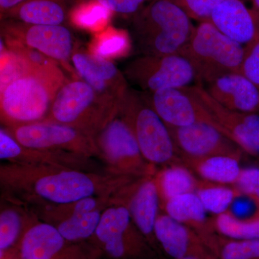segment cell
I'll return each mask as SVG.
<instances>
[{
  "mask_svg": "<svg viewBox=\"0 0 259 259\" xmlns=\"http://www.w3.org/2000/svg\"><path fill=\"white\" fill-rule=\"evenodd\" d=\"M74 69L107 103L119 107L128 90L125 75L111 61L86 51H74L71 56Z\"/></svg>",
  "mask_w": 259,
  "mask_h": 259,
  "instance_id": "cell-16",
  "label": "cell"
},
{
  "mask_svg": "<svg viewBox=\"0 0 259 259\" xmlns=\"http://www.w3.org/2000/svg\"><path fill=\"white\" fill-rule=\"evenodd\" d=\"M119 112L128 122L145 159L155 167L183 164L168 126L139 95L128 88Z\"/></svg>",
  "mask_w": 259,
  "mask_h": 259,
  "instance_id": "cell-5",
  "label": "cell"
},
{
  "mask_svg": "<svg viewBox=\"0 0 259 259\" xmlns=\"http://www.w3.org/2000/svg\"><path fill=\"white\" fill-rule=\"evenodd\" d=\"M139 179L49 165L5 162L0 168L4 198L39 211L89 197H119Z\"/></svg>",
  "mask_w": 259,
  "mask_h": 259,
  "instance_id": "cell-1",
  "label": "cell"
},
{
  "mask_svg": "<svg viewBox=\"0 0 259 259\" xmlns=\"http://www.w3.org/2000/svg\"><path fill=\"white\" fill-rule=\"evenodd\" d=\"M112 13L122 15H134L142 8L146 0H97Z\"/></svg>",
  "mask_w": 259,
  "mask_h": 259,
  "instance_id": "cell-36",
  "label": "cell"
},
{
  "mask_svg": "<svg viewBox=\"0 0 259 259\" xmlns=\"http://www.w3.org/2000/svg\"><path fill=\"white\" fill-rule=\"evenodd\" d=\"M202 239L214 259H259V239H232L216 232Z\"/></svg>",
  "mask_w": 259,
  "mask_h": 259,
  "instance_id": "cell-28",
  "label": "cell"
},
{
  "mask_svg": "<svg viewBox=\"0 0 259 259\" xmlns=\"http://www.w3.org/2000/svg\"><path fill=\"white\" fill-rule=\"evenodd\" d=\"M131 49L132 40L128 32L112 26L94 33L89 44L90 54L110 61L125 57Z\"/></svg>",
  "mask_w": 259,
  "mask_h": 259,
  "instance_id": "cell-27",
  "label": "cell"
},
{
  "mask_svg": "<svg viewBox=\"0 0 259 259\" xmlns=\"http://www.w3.org/2000/svg\"><path fill=\"white\" fill-rule=\"evenodd\" d=\"M155 175L144 177L140 181L130 196L126 206L134 224L153 249L160 254L161 250L156 241L154 230L156 221L161 214V200Z\"/></svg>",
  "mask_w": 259,
  "mask_h": 259,
  "instance_id": "cell-20",
  "label": "cell"
},
{
  "mask_svg": "<svg viewBox=\"0 0 259 259\" xmlns=\"http://www.w3.org/2000/svg\"><path fill=\"white\" fill-rule=\"evenodd\" d=\"M93 139L98 157L105 162L110 175L133 177L156 175V168L143 156L132 128L119 110Z\"/></svg>",
  "mask_w": 259,
  "mask_h": 259,
  "instance_id": "cell-7",
  "label": "cell"
},
{
  "mask_svg": "<svg viewBox=\"0 0 259 259\" xmlns=\"http://www.w3.org/2000/svg\"><path fill=\"white\" fill-rule=\"evenodd\" d=\"M182 161L199 180L217 185H234L242 170L241 159L230 156L183 158Z\"/></svg>",
  "mask_w": 259,
  "mask_h": 259,
  "instance_id": "cell-24",
  "label": "cell"
},
{
  "mask_svg": "<svg viewBox=\"0 0 259 259\" xmlns=\"http://www.w3.org/2000/svg\"><path fill=\"white\" fill-rule=\"evenodd\" d=\"M189 90L199 100L223 132L250 156H259V115L242 112L223 106L209 95L202 85L189 86Z\"/></svg>",
  "mask_w": 259,
  "mask_h": 259,
  "instance_id": "cell-13",
  "label": "cell"
},
{
  "mask_svg": "<svg viewBox=\"0 0 259 259\" xmlns=\"http://www.w3.org/2000/svg\"><path fill=\"white\" fill-rule=\"evenodd\" d=\"M196 193L207 212L219 215L230 210L241 193L234 187L202 181Z\"/></svg>",
  "mask_w": 259,
  "mask_h": 259,
  "instance_id": "cell-32",
  "label": "cell"
},
{
  "mask_svg": "<svg viewBox=\"0 0 259 259\" xmlns=\"http://www.w3.org/2000/svg\"><path fill=\"white\" fill-rule=\"evenodd\" d=\"M90 241L112 259H159V253L134 224L125 204H113L104 209Z\"/></svg>",
  "mask_w": 259,
  "mask_h": 259,
  "instance_id": "cell-8",
  "label": "cell"
},
{
  "mask_svg": "<svg viewBox=\"0 0 259 259\" xmlns=\"http://www.w3.org/2000/svg\"><path fill=\"white\" fill-rule=\"evenodd\" d=\"M0 158L8 163L49 165L93 171L91 158L66 151H41L22 146L7 131L0 130Z\"/></svg>",
  "mask_w": 259,
  "mask_h": 259,
  "instance_id": "cell-18",
  "label": "cell"
},
{
  "mask_svg": "<svg viewBox=\"0 0 259 259\" xmlns=\"http://www.w3.org/2000/svg\"><path fill=\"white\" fill-rule=\"evenodd\" d=\"M170 259H202V258H196V257H186V258H170Z\"/></svg>",
  "mask_w": 259,
  "mask_h": 259,
  "instance_id": "cell-39",
  "label": "cell"
},
{
  "mask_svg": "<svg viewBox=\"0 0 259 259\" xmlns=\"http://www.w3.org/2000/svg\"><path fill=\"white\" fill-rule=\"evenodd\" d=\"M155 177L161 197V206L166 201L178 196L197 192L202 182L184 164L163 167Z\"/></svg>",
  "mask_w": 259,
  "mask_h": 259,
  "instance_id": "cell-26",
  "label": "cell"
},
{
  "mask_svg": "<svg viewBox=\"0 0 259 259\" xmlns=\"http://www.w3.org/2000/svg\"><path fill=\"white\" fill-rule=\"evenodd\" d=\"M104 209L74 213L54 226L66 241L72 243L90 241L95 236Z\"/></svg>",
  "mask_w": 259,
  "mask_h": 259,
  "instance_id": "cell-30",
  "label": "cell"
},
{
  "mask_svg": "<svg viewBox=\"0 0 259 259\" xmlns=\"http://www.w3.org/2000/svg\"><path fill=\"white\" fill-rule=\"evenodd\" d=\"M76 2V1H75ZM73 0H26L5 15L1 20H12L30 25H63L69 20Z\"/></svg>",
  "mask_w": 259,
  "mask_h": 259,
  "instance_id": "cell-22",
  "label": "cell"
},
{
  "mask_svg": "<svg viewBox=\"0 0 259 259\" xmlns=\"http://www.w3.org/2000/svg\"><path fill=\"white\" fill-rule=\"evenodd\" d=\"M194 29L190 17L175 3L152 0L134 15L133 37L143 55H180Z\"/></svg>",
  "mask_w": 259,
  "mask_h": 259,
  "instance_id": "cell-3",
  "label": "cell"
},
{
  "mask_svg": "<svg viewBox=\"0 0 259 259\" xmlns=\"http://www.w3.org/2000/svg\"><path fill=\"white\" fill-rule=\"evenodd\" d=\"M102 254L91 241H66L54 225L35 221L25 231L15 259H99Z\"/></svg>",
  "mask_w": 259,
  "mask_h": 259,
  "instance_id": "cell-11",
  "label": "cell"
},
{
  "mask_svg": "<svg viewBox=\"0 0 259 259\" xmlns=\"http://www.w3.org/2000/svg\"><path fill=\"white\" fill-rule=\"evenodd\" d=\"M124 75L145 93L186 88L196 80L193 66L180 54L143 55L126 66Z\"/></svg>",
  "mask_w": 259,
  "mask_h": 259,
  "instance_id": "cell-9",
  "label": "cell"
},
{
  "mask_svg": "<svg viewBox=\"0 0 259 259\" xmlns=\"http://www.w3.org/2000/svg\"><path fill=\"white\" fill-rule=\"evenodd\" d=\"M233 187L243 195L259 201V168H242L240 176Z\"/></svg>",
  "mask_w": 259,
  "mask_h": 259,
  "instance_id": "cell-34",
  "label": "cell"
},
{
  "mask_svg": "<svg viewBox=\"0 0 259 259\" xmlns=\"http://www.w3.org/2000/svg\"><path fill=\"white\" fill-rule=\"evenodd\" d=\"M26 0H0V15L3 18L5 15L9 13L10 10L14 9L18 5L22 4Z\"/></svg>",
  "mask_w": 259,
  "mask_h": 259,
  "instance_id": "cell-37",
  "label": "cell"
},
{
  "mask_svg": "<svg viewBox=\"0 0 259 259\" xmlns=\"http://www.w3.org/2000/svg\"><path fill=\"white\" fill-rule=\"evenodd\" d=\"M181 159L230 156L240 158L244 151L226 135L207 123L168 127Z\"/></svg>",
  "mask_w": 259,
  "mask_h": 259,
  "instance_id": "cell-15",
  "label": "cell"
},
{
  "mask_svg": "<svg viewBox=\"0 0 259 259\" xmlns=\"http://www.w3.org/2000/svg\"><path fill=\"white\" fill-rule=\"evenodd\" d=\"M154 232L160 249L170 258L214 259L198 233L165 212L158 216Z\"/></svg>",
  "mask_w": 259,
  "mask_h": 259,
  "instance_id": "cell-17",
  "label": "cell"
},
{
  "mask_svg": "<svg viewBox=\"0 0 259 259\" xmlns=\"http://www.w3.org/2000/svg\"><path fill=\"white\" fill-rule=\"evenodd\" d=\"M163 210L177 222L190 227L201 237L215 232L212 219L207 212L196 192L182 194L166 201L162 205Z\"/></svg>",
  "mask_w": 259,
  "mask_h": 259,
  "instance_id": "cell-23",
  "label": "cell"
},
{
  "mask_svg": "<svg viewBox=\"0 0 259 259\" xmlns=\"http://www.w3.org/2000/svg\"><path fill=\"white\" fill-rule=\"evenodd\" d=\"M112 13L97 0H76L69 15V20L76 28L94 33L108 27Z\"/></svg>",
  "mask_w": 259,
  "mask_h": 259,
  "instance_id": "cell-29",
  "label": "cell"
},
{
  "mask_svg": "<svg viewBox=\"0 0 259 259\" xmlns=\"http://www.w3.org/2000/svg\"><path fill=\"white\" fill-rule=\"evenodd\" d=\"M23 206L10 202L0 212V259H15L27 229L35 221H28Z\"/></svg>",
  "mask_w": 259,
  "mask_h": 259,
  "instance_id": "cell-25",
  "label": "cell"
},
{
  "mask_svg": "<svg viewBox=\"0 0 259 259\" xmlns=\"http://www.w3.org/2000/svg\"><path fill=\"white\" fill-rule=\"evenodd\" d=\"M16 57L0 83V112L4 127L44 122L56 94L67 81L60 67L35 69Z\"/></svg>",
  "mask_w": 259,
  "mask_h": 259,
  "instance_id": "cell-2",
  "label": "cell"
},
{
  "mask_svg": "<svg viewBox=\"0 0 259 259\" xmlns=\"http://www.w3.org/2000/svg\"><path fill=\"white\" fill-rule=\"evenodd\" d=\"M185 12L191 19L203 22L209 20L213 10L223 0H170Z\"/></svg>",
  "mask_w": 259,
  "mask_h": 259,
  "instance_id": "cell-33",
  "label": "cell"
},
{
  "mask_svg": "<svg viewBox=\"0 0 259 259\" xmlns=\"http://www.w3.org/2000/svg\"><path fill=\"white\" fill-rule=\"evenodd\" d=\"M2 36L15 39L40 51L72 73L70 65L74 53V36L64 25H30L12 20H1Z\"/></svg>",
  "mask_w": 259,
  "mask_h": 259,
  "instance_id": "cell-12",
  "label": "cell"
},
{
  "mask_svg": "<svg viewBox=\"0 0 259 259\" xmlns=\"http://www.w3.org/2000/svg\"><path fill=\"white\" fill-rule=\"evenodd\" d=\"M253 3L254 9L259 13V0H251Z\"/></svg>",
  "mask_w": 259,
  "mask_h": 259,
  "instance_id": "cell-38",
  "label": "cell"
},
{
  "mask_svg": "<svg viewBox=\"0 0 259 259\" xmlns=\"http://www.w3.org/2000/svg\"><path fill=\"white\" fill-rule=\"evenodd\" d=\"M142 95L168 127L207 123L224 134L207 109L189 90L188 87L166 89L155 93H145Z\"/></svg>",
  "mask_w": 259,
  "mask_h": 259,
  "instance_id": "cell-14",
  "label": "cell"
},
{
  "mask_svg": "<svg viewBox=\"0 0 259 259\" xmlns=\"http://www.w3.org/2000/svg\"><path fill=\"white\" fill-rule=\"evenodd\" d=\"M207 93L223 106L242 112L259 111V89L241 73H230L207 83Z\"/></svg>",
  "mask_w": 259,
  "mask_h": 259,
  "instance_id": "cell-21",
  "label": "cell"
},
{
  "mask_svg": "<svg viewBox=\"0 0 259 259\" xmlns=\"http://www.w3.org/2000/svg\"><path fill=\"white\" fill-rule=\"evenodd\" d=\"M245 47L232 40L209 20L194 27L190 41L180 55L190 61L199 85L223 75L241 73Z\"/></svg>",
  "mask_w": 259,
  "mask_h": 259,
  "instance_id": "cell-4",
  "label": "cell"
},
{
  "mask_svg": "<svg viewBox=\"0 0 259 259\" xmlns=\"http://www.w3.org/2000/svg\"><path fill=\"white\" fill-rule=\"evenodd\" d=\"M119 107L102 100L82 79L67 80L56 94L44 122L71 126L93 138Z\"/></svg>",
  "mask_w": 259,
  "mask_h": 259,
  "instance_id": "cell-6",
  "label": "cell"
},
{
  "mask_svg": "<svg viewBox=\"0 0 259 259\" xmlns=\"http://www.w3.org/2000/svg\"><path fill=\"white\" fill-rule=\"evenodd\" d=\"M209 21L226 36L245 47L259 40V13L243 0H223Z\"/></svg>",
  "mask_w": 259,
  "mask_h": 259,
  "instance_id": "cell-19",
  "label": "cell"
},
{
  "mask_svg": "<svg viewBox=\"0 0 259 259\" xmlns=\"http://www.w3.org/2000/svg\"><path fill=\"white\" fill-rule=\"evenodd\" d=\"M245 49L241 73L259 89V40Z\"/></svg>",
  "mask_w": 259,
  "mask_h": 259,
  "instance_id": "cell-35",
  "label": "cell"
},
{
  "mask_svg": "<svg viewBox=\"0 0 259 259\" xmlns=\"http://www.w3.org/2000/svg\"><path fill=\"white\" fill-rule=\"evenodd\" d=\"M213 227L218 234L232 239H259V218L242 219L231 211L214 216Z\"/></svg>",
  "mask_w": 259,
  "mask_h": 259,
  "instance_id": "cell-31",
  "label": "cell"
},
{
  "mask_svg": "<svg viewBox=\"0 0 259 259\" xmlns=\"http://www.w3.org/2000/svg\"><path fill=\"white\" fill-rule=\"evenodd\" d=\"M4 127L25 147L98 157L93 138L71 126L40 122Z\"/></svg>",
  "mask_w": 259,
  "mask_h": 259,
  "instance_id": "cell-10",
  "label": "cell"
}]
</instances>
